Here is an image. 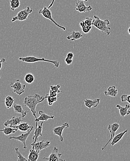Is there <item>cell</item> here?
Segmentation results:
<instances>
[{
  "label": "cell",
  "instance_id": "obj_20",
  "mask_svg": "<svg viewBox=\"0 0 130 161\" xmlns=\"http://www.w3.org/2000/svg\"><path fill=\"white\" fill-rule=\"evenodd\" d=\"M128 130H126L125 131H122V132L118 134L115 135V136L113 137L111 143V146H114L115 144H116V143H118L119 141H120V140L122 139L123 136H125V135L128 132Z\"/></svg>",
  "mask_w": 130,
  "mask_h": 161
},
{
  "label": "cell",
  "instance_id": "obj_5",
  "mask_svg": "<svg viewBox=\"0 0 130 161\" xmlns=\"http://www.w3.org/2000/svg\"><path fill=\"white\" fill-rule=\"evenodd\" d=\"M39 14H42L44 18H46V19H50V21H52L55 25L60 28L62 29H63L64 31H65L66 28L65 27L61 26L60 24H58V23L56 22L54 19L52 18V13H51V11L48 8L46 7H44L43 9H40L39 11Z\"/></svg>",
  "mask_w": 130,
  "mask_h": 161
},
{
  "label": "cell",
  "instance_id": "obj_33",
  "mask_svg": "<svg viewBox=\"0 0 130 161\" xmlns=\"http://www.w3.org/2000/svg\"><path fill=\"white\" fill-rule=\"evenodd\" d=\"M93 19H92V18H90V17H87V18H86V19L83 20V21H84L85 25L89 26H92V23H93Z\"/></svg>",
  "mask_w": 130,
  "mask_h": 161
},
{
  "label": "cell",
  "instance_id": "obj_29",
  "mask_svg": "<svg viewBox=\"0 0 130 161\" xmlns=\"http://www.w3.org/2000/svg\"><path fill=\"white\" fill-rule=\"evenodd\" d=\"M25 81L29 84H32L34 81V77L32 74H28L24 77Z\"/></svg>",
  "mask_w": 130,
  "mask_h": 161
},
{
  "label": "cell",
  "instance_id": "obj_19",
  "mask_svg": "<svg viewBox=\"0 0 130 161\" xmlns=\"http://www.w3.org/2000/svg\"><path fill=\"white\" fill-rule=\"evenodd\" d=\"M82 37H83V35L81 32H79V31H74L70 33V35L67 36L66 38L67 40L75 41L79 40Z\"/></svg>",
  "mask_w": 130,
  "mask_h": 161
},
{
  "label": "cell",
  "instance_id": "obj_34",
  "mask_svg": "<svg viewBox=\"0 0 130 161\" xmlns=\"http://www.w3.org/2000/svg\"><path fill=\"white\" fill-rule=\"evenodd\" d=\"M65 62L66 63L67 65H70L72 63V59L66 57L65 59Z\"/></svg>",
  "mask_w": 130,
  "mask_h": 161
},
{
  "label": "cell",
  "instance_id": "obj_23",
  "mask_svg": "<svg viewBox=\"0 0 130 161\" xmlns=\"http://www.w3.org/2000/svg\"><path fill=\"white\" fill-rule=\"evenodd\" d=\"M32 126H30L27 122L21 123L18 125L14 127V128L18 129L19 130L23 132H28L32 128Z\"/></svg>",
  "mask_w": 130,
  "mask_h": 161
},
{
  "label": "cell",
  "instance_id": "obj_10",
  "mask_svg": "<svg viewBox=\"0 0 130 161\" xmlns=\"http://www.w3.org/2000/svg\"><path fill=\"white\" fill-rule=\"evenodd\" d=\"M69 127L70 125L68 123H65L61 126L54 128L52 129V131L55 135L58 136L60 137V142H63L64 141V138L63 136V130L65 129L68 128Z\"/></svg>",
  "mask_w": 130,
  "mask_h": 161
},
{
  "label": "cell",
  "instance_id": "obj_26",
  "mask_svg": "<svg viewBox=\"0 0 130 161\" xmlns=\"http://www.w3.org/2000/svg\"><path fill=\"white\" fill-rule=\"evenodd\" d=\"M11 9L14 11L20 7V0H10Z\"/></svg>",
  "mask_w": 130,
  "mask_h": 161
},
{
  "label": "cell",
  "instance_id": "obj_41",
  "mask_svg": "<svg viewBox=\"0 0 130 161\" xmlns=\"http://www.w3.org/2000/svg\"><path fill=\"white\" fill-rule=\"evenodd\" d=\"M0 79H1V76H0Z\"/></svg>",
  "mask_w": 130,
  "mask_h": 161
},
{
  "label": "cell",
  "instance_id": "obj_36",
  "mask_svg": "<svg viewBox=\"0 0 130 161\" xmlns=\"http://www.w3.org/2000/svg\"><path fill=\"white\" fill-rule=\"evenodd\" d=\"M6 61V59L4 58H2V59L0 60V71H1V69H2V66H3V63H5Z\"/></svg>",
  "mask_w": 130,
  "mask_h": 161
},
{
  "label": "cell",
  "instance_id": "obj_1",
  "mask_svg": "<svg viewBox=\"0 0 130 161\" xmlns=\"http://www.w3.org/2000/svg\"><path fill=\"white\" fill-rule=\"evenodd\" d=\"M45 99L44 97L38 94L28 96L26 97L24 99V105L29 107V109H30L33 116L35 118V119H37L36 116L37 105L39 103L43 102Z\"/></svg>",
  "mask_w": 130,
  "mask_h": 161
},
{
  "label": "cell",
  "instance_id": "obj_13",
  "mask_svg": "<svg viewBox=\"0 0 130 161\" xmlns=\"http://www.w3.org/2000/svg\"><path fill=\"white\" fill-rule=\"evenodd\" d=\"M38 122H36L35 130L34 132V135L33 137V142L34 143H35L38 141L39 138L40 136H42V130H43V124L44 123V121H42L40 125H38Z\"/></svg>",
  "mask_w": 130,
  "mask_h": 161
},
{
  "label": "cell",
  "instance_id": "obj_22",
  "mask_svg": "<svg viewBox=\"0 0 130 161\" xmlns=\"http://www.w3.org/2000/svg\"><path fill=\"white\" fill-rule=\"evenodd\" d=\"M39 152L32 148L30 150L29 154L28 157V161H36L39 157Z\"/></svg>",
  "mask_w": 130,
  "mask_h": 161
},
{
  "label": "cell",
  "instance_id": "obj_17",
  "mask_svg": "<svg viewBox=\"0 0 130 161\" xmlns=\"http://www.w3.org/2000/svg\"><path fill=\"white\" fill-rule=\"evenodd\" d=\"M39 114L40 115V116L38 118L35 119V122H39L41 121H47L48 119H53L54 118V116L47 115L42 111H39Z\"/></svg>",
  "mask_w": 130,
  "mask_h": 161
},
{
  "label": "cell",
  "instance_id": "obj_14",
  "mask_svg": "<svg viewBox=\"0 0 130 161\" xmlns=\"http://www.w3.org/2000/svg\"><path fill=\"white\" fill-rule=\"evenodd\" d=\"M23 121L22 118L20 117H13L11 119L8 120L4 123V125L5 126L11 127L14 128Z\"/></svg>",
  "mask_w": 130,
  "mask_h": 161
},
{
  "label": "cell",
  "instance_id": "obj_25",
  "mask_svg": "<svg viewBox=\"0 0 130 161\" xmlns=\"http://www.w3.org/2000/svg\"><path fill=\"white\" fill-rule=\"evenodd\" d=\"M44 97H45V98H47V102H48V104L49 106H51L57 101L59 96H51L49 95V93H47L44 96Z\"/></svg>",
  "mask_w": 130,
  "mask_h": 161
},
{
  "label": "cell",
  "instance_id": "obj_32",
  "mask_svg": "<svg viewBox=\"0 0 130 161\" xmlns=\"http://www.w3.org/2000/svg\"><path fill=\"white\" fill-rule=\"evenodd\" d=\"M121 100L122 102H127L130 104V95H127L126 94H123L121 96Z\"/></svg>",
  "mask_w": 130,
  "mask_h": 161
},
{
  "label": "cell",
  "instance_id": "obj_38",
  "mask_svg": "<svg viewBox=\"0 0 130 161\" xmlns=\"http://www.w3.org/2000/svg\"><path fill=\"white\" fill-rule=\"evenodd\" d=\"M55 0H52V2L50 3V5H49V6H48V8L50 9V8H51L52 6H53V4H54V2H55Z\"/></svg>",
  "mask_w": 130,
  "mask_h": 161
},
{
  "label": "cell",
  "instance_id": "obj_15",
  "mask_svg": "<svg viewBox=\"0 0 130 161\" xmlns=\"http://www.w3.org/2000/svg\"><path fill=\"white\" fill-rule=\"evenodd\" d=\"M84 102L85 106L88 107L89 109H90V110H91L92 107H94L95 108L97 107L98 105L100 103V99L96 98L94 100H91V99L87 98L84 100Z\"/></svg>",
  "mask_w": 130,
  "mask_h": 161
},
{
  "label": "cell",
  "instance_id": "obj_28",
  "mask_svg": "<svg viewBox=\"0 0 130 161\" xmlns=\"http://www.w3.org/2000/svg\"><path fill=\"white\" fill-rule=\"evenodd\" d=\"M14 102V99L13 97L11 96H7L5 99V103L6 106L8 109H9L12 106Z\"/></svg>",
  "mask_w": 130,
  "mask_h": 161
},
{
  "label": "cell",
  "instance_id": "obj_37",
  "mask_svg": "<svg viewBox=\"0 0 130 161\" xmlns=\"http://www.w3.org/2000/svg\"><path fill=\"white\" fill-rule=\"evenodd\" d=\"M66 57L69 58H72V59H73V58L74 57L73 53L71 52L68 53H67V54Z\"/></svg>",
  "mask_w": 130,
  "mask_h": 161
},
{
  "label": "cell",
  "instance_id": "obj_9",
  "mask_svg": "<svg viewBox=\"0 0 130 161\" xmlns=\"http://www.w3.org/2000/svg\"><path fill=\"white\" fill-rule=\"evenodd\" d=\"M34 130V127L32 126V128L30 130H29L28 132L26 133L21 134L20 135L17 136H10L9 137V140H11V139H15V140H18V141H20L22 142L23 144V148L24 149H27V147L26 145V141L28 139V137L30 135L31 132L33 131Z\"/></svg>",
  "mask_w": 130,
  "mask_h": 161
},
{
  "label": "cell",
  "instance_id": "obj_40",
  "mask_svg": "<svg viewBox=\"0 0 130 161\" xmlns=\"http://www.w3.org/2000/svg\"><path fill=\"white\" fill-rule=\"evenodd\" d=\"M81 1H83V2H88L89 0H81Z\"/></svg>",
  "mask_w": 130,
  "mask_h": 161
},
{
  "label": "cell",
  "instance_id": "obj_8",
  "mask_svg": "<svg viewBox=\"0 0 130 161\" xmlns=\"http://www.w3.org/2000/svg\"><path fill=\"white\" fill-rule=\"evenodd\" d=\"M62 154L59 153V150L57 147L53 148L52 152L48 157H44L43 159L48 161H65V160L61 158Z\"/></svg>",
  "mask_w": 130,
  "mask_h": 161
},
{
  "label": "cell",
  "instance_id": "obj_2",
  "mask_svg": "<svg viewBox=\"0 0 130 161\" xmlns=\"http://www.w3.org/2000/svg\"><path fill=\"white\" fill-rule=\"evenodd\" d=\"M111 24L109 19H106L102 20L97 15H95L94 16L92 26H94L100 30L102 33L107 34V36H109L110 34V31L111 29L108 27V25Z\"/></svg>",
  "mask_w": 130,
  "mask_h": 161
},
{
  "label": "cell",
  "instance_id": "obj_4",
  "mask_svg": "<svg viewBox=\"0 0 130 161\" xmlns=\"http://www.w3.org/2000/svg\"><path fill=\"white\" fill-rule=\"evenodd\" d=\"M33 12V8H30L28 6L25 9L20 10L17 14L16 16L13 17L12 19V22H14L17 21H24L28 19V17Z\"/></svg>",
  "mask_w": 130,
  "mask_h": 161
},
{
  "label": "cell",
  "instance_id": "obj_3",
  "mask_svg": "<svg viewBox=\"0 0 130 161\" xmlns=\"http://www.w3.org/2000/svg\"><path fill=\"white\" fill-rule=\"evenodd\" d=\"M19 59L22 62L28 63H34L39 62V61L49 62V63H52L53 65H54V67L56 68H58L60 66V62L58 60H49L44 58H39L34 57V56H27V57H20Z\"/></svg>",
  "mask_w": 130,
  "mask_h": 161
},
{
  "label": "cell",
  "instance_id": "obj_7",
  "mask_svg": "<svg viewBox=\"0 0 130 161\" xmlns=\"http://www.w3.org/2000/svg\"><path fill=\"white\" fill-rule=\"evenodd\" d=\"M120 125H119V123H114L108 125V130L109 131V132L110 133V138L109 140L107 141V142L106 143L105 145L103 146L102 148V151H104L106 149V147H107V145H108L109 143L111 142L112 140L113 139V137H114L115 135V132L118 130L120 128Z\"/></svg>",
  "mask_w": 130,
  "mask_h": 161
},
{
  "label": "cell",
  "instance_id": "obj_12",
  "mask_svg": "<svg viewBox=\"0 0 130 161\" xmlns=\"http://www.w3.org/2000/svg\"><path fill=\"white\" fill-rule=\"evenodd\" d=\"M83 1L78 0L76 3L75 10L80 13L90 12L92 10L91 6H86Z\"/></svg>",
  "mask_w": 130,
  "mask_h": 161
},
{
  "label": "cell",
  "instance_id": "obj_39",
  "mask_svg": "<svg viewBox=\"0 0 130 161\" xmlns=\"http://www.w3.org/2000/svg\"><path fill=\"white\" fill-rule=\"evenodd\" d=\"M127 32L128 34L130 35V27L128 28V29Z\"/></svg>",
  "mask_w": 130,
  "mask_h": 161
},
{
  "label": "cell",
  "instance_id": "obj_35",
  "mask_svg": "<svg viewBox=\"0 0 130 161\" xmlns=\"http://www.w3.org/2000/svg\"><path fill=\"white\" fill-rule=\"evenodd\" d=\"M49 95L51 96H58V93H56V92H54L52 91V90H50V92L49 93Z\"/></svg>",
  "mask_w": 130,
  "mask_h": 161
},
{
  "label": "cell",
  "instance_id": "obj_18",
  "mask_svg": "<svg viewBox=\"0 0 130 161\" xmlns=\"http://www.w3.org/2000/svg\"><path fill=\"white\" fill-rule=\"evenodd\" d=\"M118 90L116 89L115 86H111L107 88V91L104 92L106 96H111L112 97H116L118 94Z\"/></svg>",
  "mask_w": 130,
  "mask_h": 161
},
{
  "label": "cell",
  "instance_id": "obj_6",
  "mask_svg": "<svg viewBox=\"0 0 130 161\" xmlns=\"http://www.w3.org/2000/svg\"><path fill=\"white\" fill-rule=\"evenodd\" d=\"M10 86L13 89V92L19 95H21L24 93L26 88V86L22 84L19 79L16 80L14 83H11Z\"/></svg>",
  "mask_w": 130,
  "mask_h": 161
},
{
  "label": "cell",
  "instance_id": "obj_31",
  "mask_svg": "<svg viewBox=\"0 0 130 161\" xmlns=\"http://www.w3.org/2000/svg\"><path fill=\"white\" fill-rule=\"evenodd\" d=\"M60 87H61V85L60 84H58L57 85L51 86H50V90L59 94V93L62 92V91L60 90Z\"/></svg>",
  "mask_w": 130,
  "mask_h": 161
},
{
  "label": "cell",
  "instance_id": "obj_21",
  "mask_svg": "<svg viewBox=\"0 0 130 161\" xmlns=\"http://www.w3.org/2000/svg\"><path fill=\"white\" fill-rule=\"evenodd\" d=\"M13 108L14 112L17 114H21L23 118H25L29 112V111H26L24 110L22 106L20 104H15L13 105Z\"/></svg>",
  "mask_w": 130,
  "mask_h": 161
},
{
  "label": "cell",
  "instance_id": "obj_24",
  "mask_svg": "<svg viewBox=\"0 0 130 161\" xmlns=\"http://www.w3.org/2000/svg\"><path fill=\"white\" fill-rule=\"evenodd\" d=\"M18 130H19L17 128L6 126V127L5 128L3 129L0 130V132H3L6 136H8L11 134L15 133Z\"/></svg>",
  "mask_w": 130,
  "mask_h": 161
},
{
  "label": "cell",
  "instance_id": "obj_11",
  "mask_svg": "<svg viewBox=\"0 0 130 161\" xmlns=\"http://www.w3.org/2000/svg\"><path fill=\"white\" fill-rule=\"evenodd\" d=\"M50 141L43 140L40 142H37L35 143L32 142L31 145L32 146V148L40 153L42 150L49 147L50 146Z\"/></svg>",
  "mask_w": 130,
  "mask_h": 161
},
{
  "label": "cell",
  "instance_id": "obj_16",
  "mask_svg": "<svg viewBox=\"0 0 130 161\" xmlns=\"http://www.w3.org/2000/svg\"><path fill=\"white\" fill-rule=\"evenodd\" d=\"M116 107L119 109L120 115L122 118H124L125 116L130 114V111L129 110L130 105L129 104H126L125 107H123L120 104H116Z\"/></svg>",
  "mask_w": 130,
  "mask_h": 161
},
{
  "label": "cell",
  "instance_id": "obj_27",
  "mask_svg": "<svg viewBox=\"0 0 130 161\" xmlns=\"http://www.w3.org/2000/svg\"><path fill=\"white\" fill-rule=\"evenodd\" d=\"M79 25H80L81 28V29H82V32L85 34L89 33L90 30H91V29H92V26H87V25H85L83 20L81 21Z\"/></svg>",
  "mask_w": 130,
  "mask_h": 161
},
{
  "label": "cell",
  "instance_id": "obj_30",
  "mask_svg": "<svg viewBox=\"0 0 130 161\" xmlns=\"http://www.w3.org/2000/svg\"><path fill=\"white\" fill-rule=\"evenodd\" d=\"M19 149H20V147H17L15 149V152L17 154V156H18V161H28V159L25 158L21 153L19 151Z\"/></svg>",
  "mask_w": 130,
  "mask_h": 161
}]
</instances>
